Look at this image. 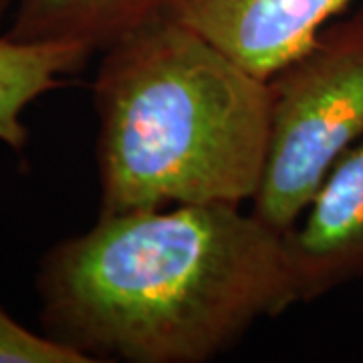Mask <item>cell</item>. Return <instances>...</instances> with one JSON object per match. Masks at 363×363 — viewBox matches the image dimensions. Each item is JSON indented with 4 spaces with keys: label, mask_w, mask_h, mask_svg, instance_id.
Instances as JSON below:
<instances>
[{
    "label": "cell",
    "mask_w": 363,
    "mask_h": 363,
    "mask_svg": "<svg viewBox=\"0 0 363 363\" xmlns=\"http://www.w3.org/2000/svg\"><path fill=\"white\" fill-rule=\"evenodd\" d=\"M40 327L85 363H206L298 305L285 234L233 204L99 212L52 245Z\"/></svg>",
    "instance_id": "1"
},
{
    "label": "cell",
    "mask_w": 363,
    "mask_h": 363,
    "mask_svg": "<svg viewBox=\"0 0 363 363\" xmlns=\"http://www.w3.org/2000/svg\"><path fill=\"white\" fill-rule=\"evenodd\" d=\"M99 57V212L252 202L271 130L267 79L168 14Z\"/></svg>",
    "instance_id": "2"
},
{
    "label": "cell",
    "mask_w": 363,
    "mask_h": 363,
    "mask_svg": "<svg viewBox=\"0 0 363 363\" xmlns=\"http://www.w3.org/2000/svg\"><path fill=\"white\" fill-rule=\"evenodd\" d=\"M269 81L267 160L250 210L286 234L363 138V4L333 18Z\"/></svg>",
    "instance_id": "3"
},
{
    "label": "cell",
    "mask_w": 363,
    "mask_h": 363,
    "mask_svg": "<svg viewBox=\"0 0 363 363\" xmlns=\"http://www.w3.org/2000/svg\"><path fill=\"white\" fill-rule=\"evenodd\" d=\"M353 0H168L164 14L196 30L252 75L271 79Z\"/></svg>",
    "instance_id": "4"
},
{
    "label": "cell",
    "mask_w": 363,
    "mask_h": 363,
    "mask_svg": "<svg viewBox=\"0 0 363 363\" xmlns=\"http://www.w3.org/2000/svg\"><path fill=\"white\" fill-rule=\"evenodd\" d=\"M285 240L301 303L363 283V138L329 169Z\"/></svg>",
    "instance_id": "5"
},
{
    "label": "cell",
    "mask_w": 363,
    "mask_h": 363,
    "mask_svg": "<svg viewBox=\"0 0 363 363\" xmlns=\"http://www.w3.org/2000/svg\"><path fill=\"white\" fill-rule=\"evenodd\" d=\"M168 0H18L6 35L28 43H71L91 55L162 16Z\"/></svg>",
    "instance_id": "6"
},
{
    "label": "cell",
    "mask_w": 363,
    "mask_h": 363,
    "mask_svg": "<svg viewBox=\"0 0 363 363\" xmlns=\"http://www.w3.org/2000/svg\"><path fill=\"white\" fill-rule=\"evenodd\" d=\"M91 57L71 43H28L0 33V143L23 154L30 138L23 121L26 107L63 87Z\"/></svg>",
    "instance_id": "7"
},
{
    "label": "cell",
    "mask_w": 363,
    "mask_h": 363,
    "mask_svg": "<svg viewBox=\"0 0 363 363\" xmlns=\"http://www.w3.org/2000/svg\"><path fill=\"white\" fill-rule=\"evenodd\" d=\"M0 363H85L45 333H33L0 307Z\"/></svg>",
    "instance_id": "8"
},
{
    "label": "cell",
    "mask_w": 363,
    "mask_h": 363,
    "mask_svg": "<svg viewBox=\"0 0 363 363\" xmlns=\"http://www.w3.org/2000/svg\"><path fill=\"white\" fill-rule=\"evenodd\" d=\"M16 2L18 0H0V33H4L9 23H11V16H13Z\"/></svg>",
    "instance_id": "9"
}]
</instances>
